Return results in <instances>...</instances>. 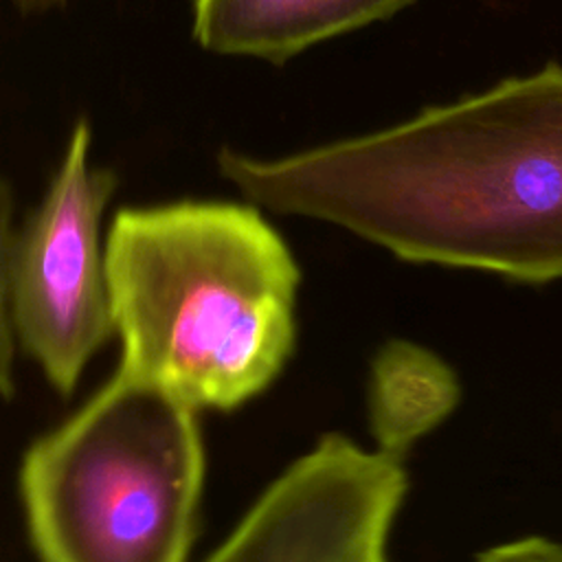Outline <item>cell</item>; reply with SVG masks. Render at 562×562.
I'll return each instance as SVG.
<instances>
[{"label": "cell", "instance_id": "obj_2", "mask_svg": "<svg viewBox=\"0 0 562 562\" xmlns=\"http://www.w3.org/2000/svg\"><path fill=\"white\" fill-rule=\"evenodd\" d=\"M105 277L121 369L195 411L244 404L292 353L301 272L255 204L121 209Z\"/></svg>", "mask_w": 562, "mask_h": 562}, {"label": "cell", "instance_id": "obj_10", "mask_svg": "<svg viewBox=\"0 0 562 562\" xmlns=\"http://www.w3.org/2000/svg\"><path fill=\"white\" fill-rule=\"evenodd\" d=\"M68 0H11V4L22 13V15H42L55 9H61Z\"/></svg>", "mask_w": 562, "mask_h": 562}, {"label": "cell", "instance_id": "obj_5", "mask_svg": "<svg viewBox=\"0 0 562 562\" xmlns=\"http://www.w3.org/2000/svg\"><path fill=\"white\" fill-rule=\"evenodd\" d=\"M406 485L402 457L325 435L204 562H391Z\"/></svg>", "mask_w": 562, "mask_h": 562}, {"label": "cell", "instance_id": "obj_9", "mask_svg": "<svg viewBox=\"0 0 562 562\" xmlns=\"http://www.w3.org/2000/svg\"><path fill=\"white\" fill-rule=\"evenodd\" d=\"M474 562H562V547L544 538H520L479 553Z\"/></svg>", "mask_w": 562, "mask_h": 562}, {"label": "cell", "instance_id": "obj_7", "mask_svg": "<svg viewBox=\"0 0 562 562\" xmlns=\"http://www.w3.org/2000/svg\"><path fill=\"white\" fill-rule=\"evenodd\" d=\"M457 402V375L430 349L393 340L373 358L369 424L380 450L404 457L454 411Z\"/></svg>", "mask_w": 562, "mask_h": 562}, {"label": "cell", "instance_id": "obj_3", "mask_svg": "<svg viewBox=\"0 0 562 562\" xmlns=\"http://www.w3.org/2000/svg\"><path fill=\"white\" fill-rule=\"evenodd\" d=\"M202 479L195 408L119 367L26 450L20 492L42 562H184Z\"/></svg>", "mask_w": 562, "mask_h": 562}, {"label": "cell", "instance_id": "obj_4", "mask_svg": "<svg viewBox=\"0 0 562 562\" xmlns=\"http://www.w3.org/2000/svg\"><path fill=\"white\" fill-rule=\"evenodd\" d=\"M90 123L75 121L46 195L13 248L15 331L59 393L75 389L114 331L99 228L116 176L90 165Z\"/></svg>", "mask_w": 562, "mask_h": 562}, {"label": "cell", "instance_id": "obj_1", "mask_svg": "<svg viewBox=\"0 0 562 562\" xmlns=\"http://www.w3.org/2000/svg\"><path fill=\"white\" fill-rule=\"evenodd\" d=\"M255 206L342 226L415 263L562 281V66L281 158L231 147Z\"/></svg>", "mask_w": 562, "mask_h": 562}, {"label": "cell", "instance_id": "obj_8", "mask_svg": "<svg viewBox=\"0 0 562 562\" xmlns=\"http://www.w3.org/2000/svg\"><path fill=\"white\" fill-rule=\"evenodd\" d=\"M13 193L4 180H0V395L13 393V248L15 235L11 228Z\"/></svg>", "mask_w": 562, "mask_h": 562}, {"label": "cell", "instance_id": "obj_6", "mask_svg": "<svg viewBox=\"0 0 562 562\" xmlns=\"http://www.w3.org/2000/svg\"><path fill=\"white\" fill-rule=\"evenodd\" d=\"M415 0H193L191 35L209 53L285 64L299 53L386 20Z\"/></svg>", "mask_w": 562, "mask_h": 562}]
</instances>
